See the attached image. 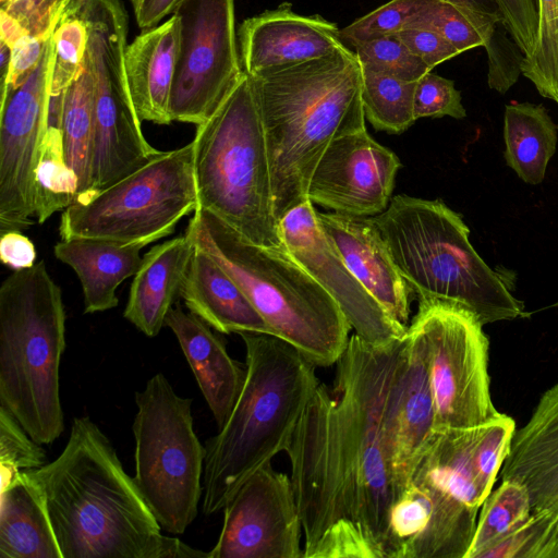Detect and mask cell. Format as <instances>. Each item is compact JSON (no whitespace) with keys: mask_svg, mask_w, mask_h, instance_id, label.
<instances>
[{"mask_svg":"<svg viewBox=\"0 0 558 558\" xmlns=\"http://www.w3.org/2000/svg\"><path fill=\"white\" fill-rule=\"evenodd\" d=\"M403 337V336H402ZM401 338L353 333L333 386L318 383L287 449L304 558H386L397 490L385 418Z\"/></svg>","mask_w":558,"mask_h":558,"instance_id":"obj_1","label":"cell"},{"mask_svg":"<svg viewBox=\"0 0 558 558\" xmlns=\"http://www.w3.org/2000/svg\"><path fill=\"white\" fill-rule=\"evenodd\" d=\"M41 492L63 558H209L161 534L114 448L86 416L75 417L52 462L27 471Z\"/></svg>","mask_w":558,"mask_h":558,"instance_id":"obj_2","label":"cell"},{"mask_svg":"<svg viewBox=\"0 0 558 558\" xmlns=\"http://www.w3.org/2000/svg\"><path fill=\"white\" fill-rule=\"evenodd\" d=\"M250 77L279 221L307 199L311 177L330 143L365 129L363 72L355 52L343 46L324 57Z\"/></svg>","mask_w":558,"mask_h":558,"instance_id":"obj_3","label":"cell"},{"mask_svg":"<svg viewBox=\"0 0 558 558\" xmlns=\"http://www.w3.org/2000/svg\"><path fill=\"white\" fill-rule=\"evenodd\" d=\"M246 376L226 423L206 444L202 510H222L259 468L289 448L301 415L319 383L316 365L286 340L239 333Z\"/></svg>","mask_w":558,"mask_h":558,"instance_id":"obj_4","label":"cell"},{"mask_svg":"<svg viewBox=\"0 0 558 558\" xmlns=\"http://www.w3.org/2000/svg\"><path fill=\"white\" fill-rule=\"evenodd\" d=\"M185 235L234 280L271 335L317 367L336 364L352 328L338 303L284 246L254 244L203 208L194 211Z\"/></svg>","mask_w":558,"mask_h":558,"instance_id":"obj_5","label":"cell"},{"mask_svg":"<svg viewBox=\"0 0 558 558\" xmlns=\"http://www.w3.org/2000/svg\"><path fill=\"white\" fill-rule=\"evenodd\" d=\"M373 218L418 300L459 304L483 325L529 316L502 276L476 253L462 217L442 201L401 194Z\"/></svg>","mask_w":558,"mask_h":558,"instance_id":"obj_6","label":"cell"},{"mask_svg":"<svg viewBox=\"0 0 558 558\" xmlns=\"http://www.w3.org/2000/svg\"><path fill=\"white\" fill-rule=\"evenodd\" d=\"M65 349L60 287L45 260L0 287V404L40 445L64 429L59 368Z\"/></svg>","mask_w":558,"mask_h":558,"instance_id":"obj_7","label":"cell"},{"mask_svg":"<svg viewBox=\"0 0 558 558\" xmlns=\"http://www.w3.org/2000/svg\"><path fill=\"white\" fill-rule=\"evenodd\" d=\"M193 145L198 208L254 244L282 247L264 129L247 74L196 126Z\"/></svg>","mask_w":558,"mask_h":558,"instance_id":"obj_8","label":"cell"},{"mask_svg":"<svg viewBox=\"0 0 558 558\" xmlns=\"http://www.w3.org/2000/svg\"><path fill=\"white\" fill-rule=\"evenodd\" d=\"M198 208L193 141L160 151L109 186L78 196L60 218L61 239L74 236L147 245L171 234Z\"/></svg>","mask_w":558,"mask_h":558,"instance_id":"obj_9","label":"cell"},{"mask_svg":"<svg viewBox=\"0 0 558 558\" xmlns=\"http://www.w3.org/2000/svg\"><path fill=\"white\" fill-rule=\"evenodd\" d=\"M135 403L134 481L161 529L183 534L198 513L206 459L193 426L192 399L179 396L158 373L135 393Z\"/></svg>","mask_w":558,"mask_h":558,"instance_id":"obj_10","label":"cell"},{"mask_svg":"<svg viewBox=\"0 0 558 558\" xmlns=\"http://www.w3.org/2000/svg\"><path fill=\"white\" fill-rule=\"evenodd\" d=\"M82 19L88 28L85 61L94 80V192L134 172L161 150L146 141L131 96L124 65L128 13L123 2L93 0Z\"/></svg>","mask_w":558,"mask_h":558,"instance_id":"obj_11","label":"cell"},{"mask_svg":"<svg viewBox=\"0 0 558 558\" xmlns=\"http://www.w3.org/2000/svg\"><path fill=\"white\" fill-rule=\"evenodd\" d=\"M427 353L435 407V430L474 427L497 417L488 374L489 341L468 308L418 300L413 317Z\"/></svg>","mask_w":558,"mask_h":558,"instance_id":"obj_12","label":"cell"},{"mask_svg":"<svg viewBox=\"0 0 558 558\" xmlns=\"http://www.w3.org/2000/svg\"><path fill=\"white\" fill-rule=\"evenodd\" d=\"M180 49L170 101L172 121H207L243 75L234 0H182Z\"/></svg>","mask_w":558,"mask_h":558,"instance_id":"obj_13","label":"cell"},{"mask_svg":"<svg viewBox=\"0 0 558 558\" xmlns=\"http://www.w3.org/2000/svg\"><path fill=\"white\" fill-rule=\"evenodd\" d=\"M52 58L51 36L27 78L0 93L1 232L21 231L36 220V168L48 126Z\"/></svg>","mask_w":558,"mask_h":558,"instance_id":"obj_14","label":"cell"},{"mask_svg":"<svg viewBox=\"0 0 558 558\" xmlns=\"http://www.w3.org/2000/svg\"><path fill=\"white\" fill-rule=\"evenodd\" d=\"M222 510L221 532L209 558H304L291 478L271 462L254 472Z\"/></svg>","mask_w":558,"mask_h":558,"instance_id":"obj_15","label":"cell"},{"mask_svg":"<svg viewBox=\"0 0 558 558\" xmlns=\"http://www.w3.org/2000/svg\"><path fill=\"white\" fill-rule=\"evenodd\" d=\"M278 228L286 250L338 303L355 335L386 345L405 333L408 327L391 318L349 269L308 198L289 210Z\"/></svg>","mask_w":558,"mask_h":558,"instance_id":"obj_16","label":"cell"},{"mask_svg":"<svg viewBox=\"0 0 558 558\" xmlns=\"http://www.w3.org/2000/svg\"><path fill=\"white\" fill-rule=\"evenodd\" d=\"M401 162L366 129L333 140L324 151L307 198L336 213L373 217L389 205Z\"/></svg>","mask_w":558,"mask_h":558,"instance_id":"obj_17","label":"cell"},{"mask_svg":"<svg viewBox=\"0 0 558 558\" xmlns=\"http://www.w3.org/2000/svg\"><path fill=\"white\" fill-rule=\"evenodd\" d=\"M385 433L398 498L408 487L436 433L426 347L412 324L401 339L387 403Z\"/></svg>","mask_w":558,"mask_h":558,"instance_id":"obj_18","label":"cell"},{"mask_svg":"<svg viewBox=\"0 0 558 558\" xmlns=\"http://www.w3.org/2000/svg\"><path fill=\"white\" fill-rule=\"evenodd\" d=\"M500 477L529 492L541 535L537 558H558V384L542 395L529 421L515 429Z\"/></svg>","mask_w":558,"mask_h":558,"instance_id":"obj_19","label":"cell"},{"mask_svg":"<svg viewBox=\"0 0 558 558\" xmlns=\"http://www.w3.org/2000/svg\"><path fill=\"white\" fill-rule=\"evenodd\" d=\"M242 69L248 76L324 57L343 46L337 24L301 15L290 5L245 20L238 33Z\"/></svg>","mask_w":558,"mask_h":558,"instance_id":"obj_20","label":"cell"},{"mask_svg":"<svg viewBox=\"0 0 558 558\" xmlns=\"http://www.w3.org/2000/svg\"><path fill=\"white\" fill-rule=\"evenodd\" d=\"M319 225L342 259L380 306L408 327L413 291L397 268L373 217L317 211Z\"/></svg>","mask_w":558,"mask_h":558,"instance_id":"obj_21","label":"cell"},{"mask_svg":"<svg viewBox=\"0 0 558 558\" xmlns=\"http://www.w3.org/2000/svg\"><path fill=\"white\" fill-rule=\"evenodd\" d=\"M177 337L218 428L230 415L243 388L246 365L233 360L221 337L192 312L177 304L165 319Z\"/></svg>","mask_w":558,"mask_h":558,"instance_id":"obj_22","label":"cell"},{"mask_svg":"<svg viewBox=\"0 0 558 558\" xmlns=\"http://www.w3.org/2000/svg\"><path fill=\"white\" fill-rule=\"evenodd\" d=\"M180 49V23L172 14L142 31L126 45L124 65L136 112L142 121L170 124V101Z\"/></svg>","mask_w":558,"mask_h":558,"instance_id":"obj_23","label":"cell"},{"mask_svg":"<svg viewBox=\"0 0 558 558\" xmlns=\"http://www.w3.org/2000/svg\"><path fill=\"white\" fill-rule=\"evenodd\" d=\"M179 295L193 314L221 333L271 331L234 280L194 246Z\"/></svg>","mask_w":558,"mask_h":558,"instance_id":"obj_24","label":"cell"},{"mask_svg":"<svg viewBox=\"0 0 558 558\" xmlns=\"http://www.w3.org/2000/svg\"><path fill=\"white\" fill-rule=\"evenodd\" d=\"M194 245L184 234L150 248L134 275L123 313L147 337H156L173 306Z\"/></svg>","mask_w":558,"mask_h":558,"instance_id":"obj_25","label":"cell"},{"mask_svg":"<svg viewBox=\"0 0 558 558\" xmlns=\"http://www.w3.org/2000/svg\"><path fill=\"white\" fill-rule=\"evenodd\" d=\"M0 558H63L41 492L27 471L1 475Z\"/></svg>","mask_w":558,"mask_h":558,"instance_id":"obj_26","label":"cell"},{"mask_svg":"<svg viewBox=\"0 0 558 558\" xmlns=\"http://www.w3.org/2000/svg\"><path fill=\"white\" fill-rule=\"evenodd\" d=\"M144 246L142 243L74 236L61 239L53 252L76 272L84 294V312L92 314L118 305L117 288L136 274Z\"/></svg>","mask_w":558,"mask_h":558,"instance_id":"obj_27","label":"cell"},{"mask_svg":"<svg viewBox=\"0 0 558 558\" xmlns=\"http://www.w3.org/2000/svg\"><path fill=\"white\" fill-rule=\"evenodd\" d=\"M557 126L542 105L511 102L504 114L506 163L529 184H539L556 151Z\"/></svg>","mask_w":558,"mask_h":558,"instance_id":"obj_28","label":"cell"},{"mask_svg":"<svg viewBox=\"0 0 558 558\" xmlns=\"http://www.w3.org/2000/svg\"><path fill=\"white\" fill-rule=\"evenodd\" d=\"M60 130L65 162L77 178V198L92 191L94 181V80L86 61L63 93Z\"/></svg>","mask_w":558,"mask_h":558,"instance_id":"obj_29","label":"cell"},{"mask_svg":"<svg viewBox=\"0 0 558 558\" xmlns=\"http://www.w3.org/2000/svg\"><path fill=\"white\" fill-rule=\"evenodd\" d=\"M62 97H50L48 126L36 168L35 217L44 223L74 203L77 178L65 162L60 130Z\"/></svg>","mask_w":558,"mask_h":558,"instance_id":"obj_30","label":"cell"},{"mask_svg":"<svg viewBox=\"0 0 558 558\" xmlns=\"http://www.w3.org/2000/svg\"><path fill=\"white\" fill-rule=\"evenodd\" d=\"M532 517L527 489L517 481L501 480L484 499L465 558H478L488 547L523 526Z\"/></svg>","mask_w":558,"mask_h":558,"instance_id":"obj_31","label":"cell"},{"mask_svg":"<svg viewBox=\"0 0 558 558\" xmlns=\"http://www.w3.org/2000/svg\"><path fill=\"white\" fill-rule=\"evenodd\" d=\"M362 104L365 119L375 130L401 134L415 121L417 82L363 71Z\"/></svg>","mask_w":558,"mask_h":558,"instance_id":"obj_32","label":"cell"},{"mask_svg":"<svg viewBox=\"0 0 558 558\" xmlns=\"http://www.w3.org/2000/svg\"><path fill=\"white\" fill-rule=\"evenodd\" d=\"M537 37L532 52L524 57L522 74L541 96L558 104V0H535Z\"/></svg>","mask_w":558,"mask_h":558,"instance_id":"obj_33","label":"cell"},{"mask_svg":"<svg viewBox=\"0 0 558 558\" xmlns=\"http://www.w3.org/2000/svg\"><path fill=\"white\" fill-rule=\"evenodd\" d=\"M354 52L363 71L410 82H417L432 71L409 49L398 34L360 44L354 47Z\"/></svg>","mask_w":558,"mask_h":558,"instance_id":"obj_34","label":"cell"},{"mask_svg":"<svg viewBox=\"0 0 558 558\" xmlns=\"http://www.w3.org/2000/svg\"><path fill=\"white\" fill-rule=\"evenodd\" d=\"M53 58L50 96H60L85 66L88 28L83 19L61 21L52 35Z\"/></svg>","mask_w":558,"mask_h":558,"instance_id":"obj_35","label":"cell"},{"mask_svg":"<svg viewBox=\"0 0 558 558\" xmlns=\"http://www.w3.org/2000/svg\"><path fill=\"white\" fill-rule=\"evenodd\" d=\"M434 0H391L340 29V38L353 48L407 28Z\"/></svg>","mask_w":558,"mask_h":558,"instance_id":"obj_36","label":"cell"},{"mask_svg":"<svg viewBox=\"0 0 558 558\" xmlns=\"http://www.w3.org/2000/svg\"><path fill=\"white\" fill-rule=\"evenodd\" d=\"M427 28L440 34L460 53L485 44V37L471 20L448 0H434L407 27Z\"/></svg>","mask_w":558,"mask_h":558,"instance_id":"obj_37","label":"cell"},{"mask_svg":"<svg viewBox=\"0 0 558 558\" xmlns=\"http://www.w3.org/2000/svg\"><path fill=\"white\" fill-rule=\"evenodd\" d=\"M46 464V452L17 420L0 404L1 475L31 471Z\"/></svg>","mask_w":558,"mask_h":558,"instance_id":"obj_38","label":"cell"},{"mask_svg":"<svg viewBox=\"0 0 558 558\" xmlns=\"http://www.w3.org/2000/svg\"><path fill=\"white\" fill-rule=\"evenodd\" d=\"M484 48L488 60V86L505 94L522 74V62L525 56L501 22L494 28Z\"/></svg>","mask_w":558,"mask_h":558,"instance_id":"obj_39","label":"cell"},{"mask_svg":"<svg viewBox=\"0 0 558 558\" xmlns=\"http://www.w3.org/2000/svg\"><path fill=\"white\" fill-rule=\"evenodd\" d=\"M446 116L454 119L466 117L461 93L456 88L453 81L430 71L416 83L414 117L417 120Z\"/></svg>","mask_w":558,"mask_h":558,"instance_id":"obj_40","label":"cell"},{"mask_svg":"<svg viewBox=\"0 0 558 558\" xmlns=\"http://www.w3.org/2000/svg\"><path fill=\"white\" fill-rule=\"evenodd\" d=\"M66 0H0L3 10L19 20L31 35L50 37L60 22Z\"/></svg>","mask_w":558,"mask_h":558,"instance_id":"obj_41","label":"cell"},{"mask_svg":"<svg viewBox=\"0 0 558 558\" xmlns=\"http://www.w3.org/2000/svg\"><path fill=\"white\" fill-rule=\"evenodd\" d=\"M502 24L527 57L536 43L537 11L535 0H496Z\"/></svg>","mask_w":558,"mask_h":558,"instance_id":"obj_42","label":"cell"},{"mask_svg":"<svg viewBox=\"0 0 558 558\" xmlns=\"http://www.w3.org/2000/svg\"><path fill=\"white\" fill-rule=\"evenodd\" d=\"M397 34L430 70L460 54L459 50L445 37L427 28L410 27Z\"/></svg>","mask_w":558,"mask_h":558,"instance_id":"obj_43","label":"cell"},{"mask_svg":"<svg viewBox=\"0 0 558 558\" xmlns=\"http://www.w3.org/2000/svg\"><path fill=\"white\" fill-rule=\"evenodd\" d=\"M50 37L27 34L10 48L9 73L7 81L0 85V93L19 86L27 78L40 62Z\"/></svg>","mask_w":558,"mask_h":558,"instance_id":"obj_44","label":"cell"},{"mask_svg":"<svg viewBox=\"0 0 558 558\" xmlns=\"http://www.w3.org/2000/svg\"><path fill=\"white\" fill-rule=\"evenodd\" d=\"M0 258L14 270L25 269L35 265L36 250L20 231H5L0 238Z\"/></svg>","mask_w":558,"mask_h":558,"instance_id":"obj_45","label":"cell"},{"mask_svg":"<svg viewBox=\"0 0 558 558\" xmlns=\"http://www.w3.org/2000/svg\"><path fill=\"white\" fill-rule=\"evenodd\" d=\"M458 7L481 31L486 40L502 16L496 0H448Z\"/></svg>","mask_w":558,"mask_h":558,"instance_id":"obj_46","label":"cell"},{"mask_svg":"<svg viewBox=\"0 0 558 558\" xmlns=\"http://www.w3.org/2000/svg\"><path fill=\"white\" fill-rule=\"evenodd\" d=\"M137 26L148 29L159 25L165 17L172 15L182 0H130Z\"/></svg>","mask_w":558,"mask_h":558,"instance_id":"obj_47","label":"cell"},{"mask_svg":"<svg viewBox=\"0 0 558 558\" xmlns=\"http://www.w3.org/2000/svg\"><path fill=\"white\" fill-rule=\"evenodd\" d=\"M29 34L22 23L8 12L0 10V41L12 47L20 38Z\"/></svg>","mask_w":558,"mask_h":558,"instance_id":"obj_48","label":"cell"},{"mask_svg":"<svg viewBox=\"0 0 558 558\" xmlns=\"http://www.w3.org/2000/svg\"><path fill=\"white\" fill-rule=\"evenodd\" d=\"M92 2L93 0H66L60 22L73 17L82 19Z\"/></svg>","mask_w":558,"mask_h":558,"instance_id":"obj_49","label":"cell"},{"mask_svg":"<svg viewBox=\"0 0 558 558\" xmlns=\"http://www.w3.org/2000/svg\"><path fill=\"white\" fill-rule=\"evenodd\" d=\"M557 130H558V126H557Z\"/></svg>","mask_w":558,"mask_h":558,"instance_id":"obj_50","label":"cell"}]
</instances>
